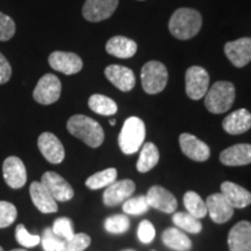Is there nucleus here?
Segmentation results:
<instances>
[{
    "label": "nucleus",
    "instance_id": "nucleus-8",
    "mask_svg": "<svg viewBox=\"0 0 251 251\" xmlns=\"http://www.w3.org/2000/svg\"><path fill=\"white\" fill-rule=\"evenodd\" d=\"M41 183L49 191V193L56 201H69L75 196L74 188L71 187V185L56 172L48 171L43 174Z\"/></svg>",
    "mask_w": 251,
    "mask_h": 251
},
{
    "label": "nucleus",
    "instance_id": "nucleus-16",
    "mask_svg": "<svg viewBox=\"0 0 251 251\" xmlns=\"http://www.w3.org/2000/svg\"><path fill=\"white\" fill-rule=\"evenodd\" d=\"M179 144L184 155L192 159V161L205 162L211 156L209 147L192 134H181L179 136Z\"/></svg>",
    "mask_w": 251,
    "mask_h": 251
},
{
    "label": "nucleus",
    "instance_id": "nucleus-23",
    "mask_svg": "<svg viewBox=\"0 0 251 251\" xmlns=\"http://www.w3.org/2000/svg\"><path fill=\"white\" fill-rule=\"evenodd\" d=\"M221 193L234 208H246L251 203V193L240 185L225 181L221 184Z\"/></svg>",
    "mask_w": 251,
    "mask_h": 251
},
{
    "label": "nucleus",
    "instance_id": "nucleus-40",
    "mask_svg": "<svg viewBox=\"0 0 251 251\" xmlns=\"http://www.w3.org/2000/svg\"><path fill=\"white\" fill-rule=\"evenodd\" d=\"M12 68L9 62L4 55L0 52V84H5L11 79Z\"/></svg>",
    "mask_w": 251,
    "mask_h": 251
},
{
    "label": "nucleus",
    "instance_id": "nucleus-11",
    "mask_svg": "<svg viewBox=\"0 0 251 251\" xmlns=\"http://www.w3.org/2000/svg\"><path fill=\"white\" fill-rule=\"evenodd\" d=\"M225 54L236 68L246 67L251 61V39L242 37L225 45Z\"/></svg>",
    "mask_w": 251,
    "mask_h": 251
},
{
    "label": "nucleus",
    "instance_id": "nucleus-26",
    "mask_svg": "<svg viewBox=\"0 0 251 251\" xmlns=\"http://www.w3.org/2000/svg\"><path fill=\"white\" fill-rule=\"evenodd\" d=\"M159 161V152L155 144L147 142L142 146L139 161H137L136 168L141 174H146L155 168Z\"/></svg>",
    "mask_w": 251,
    "mask_h": 251
},
{
    "label": "nucleus",
    "instance_id": "nucleus-9",
    "mask_svg": "<svg viewBox=\"0 0 251 251\" xmlns=\"http://www.w3.org/2000/svg\"><path fill=\"white\" fill-rule=\"evenodd\" d=\"M119 5V0H86L83 17L90 23H99L111 18Z\"/></svg>",
    "mask_w": 251,
    "mask_h": 251
},
{
    "label": "nucleus",
    "instance_id": "nucleus-2",
    "mask_svg": "<svg viewBox=\"0 0 251 251\" xmlns=\"http://www.w3.org/2000/svg\"><path fill=\"white\" fill-rule=\"evenodd\" d=\"M67 128L69 133L83 141L91 148H98L105 139L101 126L86 115L77 114L71 117L68 120Z\"/></svg>",
    "mask_w": 251,
    "mask_h": 251
},
{
    "label": "nucleus",
    "instance_id": "nucleus-20",
    "mask_svg": "<svg viewBox=\"0 0 251 251\" xmlns=\"http://www.w3.org/2000/svg\"><path fill=\"white\" fill-rule=\"evenodd\" d=\"M105 76L117 89L122 92H129L135 86L134 72L129 68L113 64L105 69Z\"/></svg>",
    "mask_w": 251,
    "mask_h": 251
},
{
    "label": "nucleus",
    "instance_id": "nucleus-36",
    "mask_svg": "<svg viewBox=\"0 0 251 251\" xmlns=\"http://www.w3.org/2000/svg\"><path fill=\"white\" fill-rule=\"evenodd\" d=\"M15 231H17L15 233L17 241L25 248L36 247L41 242V237L39 235H33L28 233V230L25 228L24 225H19Z\"/></svg>",
    "mask_w": 251,
    "mask_h": 251
},
{
    "label": "nucleus",
    "instance_id": "nucleus-5",
    "mask_svg": "<svg viewBox=\"0 0 251 251\" xmlns=\"http://www.w3.org/2000/svg\"><path fill=\"white\" fill-rule=\"evenodd\" d=\"M168 69L163 63L150 61L143 65L141 70V80L144 92L157 94L162 92L168 84Z\"/></svg>",
    "mask_w": 251,
    "mask_h": 251
},
{
    "label": "nucleus",
    "instance_id": "nucleus-21",
    "mask_svg": "<svg viewBox=\"0 0 251 251\" xmlns=\"http://www.w3.org/2000/svg\"><path fill=\"white\" fill-rule=\"evenodd\" d=\"M220 161L226 166L251 164V144L240 143L229 147L221 152Z\"/></svg>",
    "mask_w": 251,
    "mask_h": 251
},
{
    "label": "nucleus",
    "instance_id": "nucleus-34",
    "mask_svg": "<svg viewBox=\"0 0 251 251\" xmlns=\"http://www.w3.org/2000/svg\"><path fill=\"white\" fill-rule=\"evenodd\" d=\"M17 207L13 203L0 201V228H6L11 226L17 220Z\"/></svg>",
    "mask_w": 251,
    "mask_h": 251
},
{
    "label": "nucleus",
    "instance_id": "nucleus-39",
    "mask_svg": "<svg viewBox=\"0 0 251 251\" xmlns=\"http://www.w3.org/2000/svg\"><path fill=\"white\" fill-rule=\"evenodd\" d=\"M155 235V227H153L151 222H149L148 220H143L139 226V230H137V236H139L141 242L146 244L152 242Z\"/></svg>",
    "mask_w": 251,
    "mask_h": 251
},
{
    "label": "nucleus",
    "instance_id": "nucleus-3",
    "mask_svg": "<svg viewBox=\"0 0 251 251\" xmlns=\"http://www.w3.org/2000/svg\"><path fill=\"white\" fill-rule=\"evenodd\" d=\"M235 86L230 81L220 80L205 94V106L213 114H222L230 109L235 101Z\"/></svg>",
    "mask_w": 251,
    "mask_h": 251
},
{
    "label": "nucleus",
    "instance_id": "nucleus-33",
    "mask_svg": "<svg viewBox=\"0 0 251 251\" xmlns=\"http://www.w3.org/2000/svg\"><path fill=\"white\" fill-rule=\"evenodd\" d=\"M149 203L146 196L129 198L124 202V212L130 215H141L149 209Z\"/></svg>",
    "mask_w": 251,
    "mask_h": 251
},
{
    "label": "nucleus",
    "instance_id": "nucleus-18",
    "mask_svg": "<svg viewBox=\"0 0 251 251\" xmlns=\"http://www.w3.org/2000/svg\"><path fill=\"white\" fill-rule=\"evenodd\" d=\"M229 251H251V222L240 221L228 234Z\"/></svg>",
    "mask_w": 251,
    "mask_h": 251
},
{
    "label": "nucleus",
    "instance_id": "nucleus-13",
    "mask_svg": "<svg viewBox=\"0 0 251 251\" xmlns=\"http://www.w3.org/2000/svg\"><path fill=\"white\" fill-rule=\"evenodd\" d=\"M207 213L215 224H226L234 214V207L227 201L222 193L211 194L206 200Z\"/></svg>",
    "mask_w": 251,
    "mask_h": 251
},
{
    "label": "nucleus",
    "instance_id": "nucleus-41",
    "mask_svg": "<svg viewBox=\"0 0 251 251\" xmlns=\"http://www.w3.org/2000/svg\"><path fill=\"white\" fill-rule=\"evenodd\" d=\"M115 124H117V121L115 120H109V125L111 126H115Z\"/></svg>",
    "mask_w": 251,
    "mask_h": 251
},
{
    "label": "nucleus",
    "instance_id": "nucleus-14",
    "mask_svg": "<svg viewBox=\"0 0 251 251\" xmlns=\"http://www.w3.org/2000/svg\"><path fill=\"white\" fill-rule=\"evenodd\" d=\"M48 62L54 70L64 75H75L83 69V61L74 52L54 51L49 55Z\"/></svg>",
    "mask_w": 251,
    "mask_h": 251
},
{
    "label": "nucleus",
    "instance_id": "nucleus-30",
    "mask_svg": "<svg viewBox=\"0 0 251 251\" xmlns=\"http://www.w3.org/2000/svg\"><path fill=\"white\" fill-rule=\"evenodd\" d=\"M184 205L187 209V213L193 215L197 219H202L207 215V207L206 202L201 199L199 194L188 191L184 196Z\"/></svg>",
    "mask_w": 251,
    "mask_h": 251
},
{
    "label": "nucleus",
    "instance_id": "nucleus-10",
    "mask_svg": "<svg viewBox=\"0 0 251 251\" xmlns=\"http://www.w3.org/2000/svg\"><path fill=\"white\" fill-rule=\"evenodd\" d=\"M37 146L43 157L51 164H59L65 157V150L56 135L49 131L42 133L37 140Z\"/></svg>",
    "mask_w": 251,
    "mask_h": 251
},
{
    "label": "nucleus",
    "instance_id": "nucleus-28",
    "mask_svg": "<svg viewBox=\"0 0 251 251\" xmlns=\"http://www.w3.org/2000/svg\"><path fill=\"white\" fill-rule=\"evenodd\" d=\"M117 170L114 168H109L91 176L86 179L85 185L90 190H99V188L107 187L114 181H117Z\"/></svg>",
    "mask_w": 251,
    "mask_h": 251
},
{
    "label": "nucleus",
    "instance_id": "nucleus-4",
    "mask_svg": "<svg viewBox=\"0 0 251 251\" xmlns=\"http://www.w3.org/2000/svg\"><path fill=\"white\" fill-rule=\"evenodd\" d=\"M146 139V125L137 117H130L125 121L119 135V147L126 155L137 152Z\"/></svg>",
    "mask_w": 251,
    "mask_h": 251
},
{
    "label": "nucleus",
    "instance_id": "nucleus-1",
    "mask_svg": "<svg viewBox=\"0 0 251 251\" xmlns=\"http://www.w3.org/2000/svg\"><path fill=\"white\" fill-rule=\"evenodd\" d=\"M202 26V18L193 8H178L169 21V30L178 40H190L199 33Z\"/></svg>",
    "mask_w": 251,
    "mask_h": 251
},
{
    "label": "nucleus",
    "instance_id": "nucleus-35",
    "mask_svg": "<svg viewBox=\"0 0 251 251\" xmlns=\"http://www.w3.org/2000/svg\"><path fill=\"white\" fill-rule=\"evenodd\" d=\"M51 229L62 240H69V238H71L75 235L74 226H72L71 220L68 218L56 219Z\"/></svg>",
    "mask_w": 251,
    "mask_h": 251
},
{
    "label": "nucleus",
    "instance_id": "nucleus-17",
    "mask_svg": "<svg viewBox=\"0 0 251 251\" xmlns=\"http://www.w3.org/2000/svg\"><path fill=\"white\" fill-rule=\"evenodd\" d=\"M135 191V183L130 179H124L114 181L106 187L102 194L103 203L106 206H117L119 203L125 202L133 196Z\"/></svg>",
    "mask_w": 251,
    "mask_h": 251
},
{
    "label": "nucleus",
    "instance_id": "nucleus-19",
    "mask_svg": "<svg viewBox=\"0 0 251 251\" xmlns=\"http://www.w3.org/2000/svg\"><path fill=\"white\" fill-rule=\"evenodd\" d=\"M29 193L31 201L41 213L49 214V213H55L58 211L57 201L52 198L49 191L43 186L41 181H33L30 184Z\"/></svg>",
    "mask_w": 251,
    "mask_h": 251
},
{
    "label": "nucleus",
    "instance_id": "nucleus-15",
    "mask_svg": "<svg viewBox=\"0 0 251 251\" xmlns=\"http://www.w3.org/2000/svg\"><path fill=\"white\" fill-rule=\"evenodd\" d=\"M146 197L150 207L158 209L163 213H166V214L175 213L176 209H177V199L170 191H168L164 187L157 186V185L150 187Z\"/></svg>",
    "mask_w": 251,
    "mask_h": 251
},
{
    "label": "nucleus",
    "instance_id": "nucleus-12",
    "mask_svg": "<svg viewBox=\"0 0 251 251\" xmlns=\"http://www.w3.org/2000/svg\"><path fill=\"white\" fill-rule=\"evenodd\" d=\"M2 174L6 184L12 188H21L27 181V171L19 157L9 156L2 164Z\"/></svg>",
    "mask_w": 251,
    "mask_h": 251
},
{
    "label": "nucleus",
    "instance_id": "nucleus-27",
    "mask_svg": "<svg viewBox=\"0 0 251 251\" xmlns=\"http://www.w3.org/2000/svg\"><path fill=\"white\" fill-rule=\"evenodd\" d=\"M89 107L100 115H114L118 112V105L114 100L102 94H93L89 99Z\"/></svg>",
    "mask_w": 251,
    "mask_h": 251
},
{
    "label": "nucleus",
    "instance_id": "nucleus-38",
    "mask_svg": "<svg viewBox=\"0 0 251 251\" xmlns=\"http://www.w3.org/2000/svg\"><path fill=\"white\" fill-rule=\"evenodd\" d=\"M15 24L8 15L0 12V41H8L14 36Z\"/></svg>",
    "mask_w": 251,
    "mask_h": 251
},
{
    "label": "nucleus",
    "instance_id": "nucleus-32",
    "mask_svg": "<svg viewBox=\"0 0 251 251\" xmlns=\"http://www.w3.org/2000/svg\"><path fill=\"white\" fill-rule=\"evenodd\" d=\"M130 227V221L127 215L118 214L109 216L105 221V229L111 234H124Z\"/></svg>",
    "mask_w": 251,
    "mask_h": 251
},
{
    "label": "nucleus",
    "instance_id": "nucleus-24",
    "mask_svg": "<svg viewBox=\"0 0 251 251\" xmlns=\"http://www.w3.org/2000/svg\"><path fill=\"white\" fill-rule=\"evenodd\" d=\"M106 51L118 58H130L136 54L137 45L126 36H113L106 43Z\"/></svg>",
    "mask_w": 251,
    "mask_h": 251
},
{
    "label": "nucleus",
    "instance_id": "nucleus-7",
    "mask_svg": "<svg viewBox=\"0 0 251 251\" xmlns=\"http://www.w3.org/2000/svg\"><path fill=\"white\" fill-rule=\"evenodd\" d=\"M62 84L55 75L47 74L37 83L33 97L41 105H51L61 97Z\"/></svg>",
    "mask_w": 251,
    "mask_h": 251
},
{
    "label": "nucleus",
    "instance_id": "nucleus-42",
    "mask_svg": "<svg viewBox=\"0 0 251 251\" xmlns=\"http://www.w3.org/2000/svg\"><path fill=\"white\" fill-rule=\"evenodd\" d=\"M11 251H27V250H24V249H13V250H11Z\"/></svg>",
    "mask_w": 251,
    "mask_h": 251
},
{
    "label": "nucleus",
    "instance_id": "nucleus-44",
    "mask_svg": "<svg viewBox=\"0 0 251 251\" xmlns=\"http://www.w3.org/2000/svg\"><path fill=\"white\" fill-rule=\"evenodd\" d=\"M125 251H135V250H125Z\"/></svg>",
    "mask_w": 251,
    "mask_h": 251
},
{
    "label": "nucleus",
    "instance_id": "nucleus-37",
    "mask_svg": "<svg viewBox=\"0 0 251 251\" xmlns=\"http://www.w3.org/2000/svg\"><path fill=\"white\" fill-rule=\"evenodd\" d=\"M63 240L57 236L51 228H46L43 231V236L41 238V243L45 251H58L62 246Z\"/></svg>",
    "mask_w": 251,
    "mask_h": 251
},
{
    "label": "nucleus",
    "instance_id": "nucleus-22",
    "mask_svg": "<svg viewBox=\"0 0 251 251\" xmlns=\"http://www.w3.org/2000/svg\"><path fill=\"white\" fill-rule=\"evenodd\" d=\"M224 129L230 135H240L251 128V113L246 108H240L225 118Z\"/></svg>",
    "mask_w": 251,
    "mask_h": 251
},
{
    "label": "nucleus",
    "instance_id": "nucleus-25",
    "mask_svg": "<svg viewBox=\"0 0 251 251\" xmlns=\"http://www.w3.org/2000/svg\"><path fill=\"white\" fill-rule=\"evenodd\" d=\"M163 243L166 247L176 251H188L192 248V242L178 228H168L162 234Z\"/></svg>",
    "mask_w": 251,
    "mask_h": 251
},
{
    "label": "nucleus",
    "instance_id": "nucleus-29",
    "mask_svg": "<svg viewBox=\"0 0 251 251\" xmlns=\"http://www.w3.org/2000/svg\"><path fill=\"white\" fill-rule=\"evenodd\" d=\"M172 221L176 225V227L181 230L187 231L191 234H198L202 230V225L199 219L194 218L190 213L178 212L172 216Z\"/></svg>",
    "mask_w": 251,
    "mask_h": 251
},
{
    "label": "nucleus",
    "instance_id": "nucleus-31",
    "mask_svg": "<svg viewBox=\"0 0 251 251\" xmlns=\"http://www.w3.org/2000/svg\"><path fill=\"white\" fill-rule=\"evenodd\" d=\"M91 237L86 234H75L69 240H63L58 251H84L90 247Z\"/></svg>",
    "mask_w": 251,
    "mask_h": 251
},
{
    "label": "nucleus",
    "instance_id": "nucleus-6",
    "mask_svg": "<svg viewBox=\"0 0 251 251\" xmlns=\"http://www.w3.org/2000/svg\"><path fill=\"white\" fill-rule=\"evenodd\" d=\"M209 76L201 67H191L185 74V90L190 99L199 100L208 91Z\"/></svg>",
    "mask_w": 251,
    "mask_h": 251
},
{
    "label": "nucleus",
    "instance_id": "nucleus-43",
    "mask_svg": "<svg viewBox=\"0 0 251 251\" xmlns=\"http://www.w3.org/2000/svg\"><path fill=\"white\" fill-rule=\"evenodd\" d=\"M0 251H4V249H2V248H1V247H0Z\"/></svg>",
    "mask_w": 251,
    "mask_h": 251
}]
</instances>
